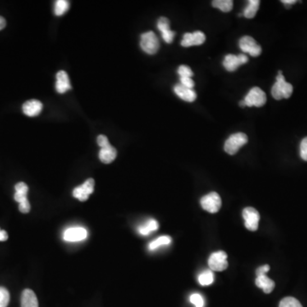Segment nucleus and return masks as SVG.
<instances>
[{
    "mask_svg": "<svg viewBox=\"0 0 307 307\" xmlns=\"http://www.w3.org/2000/svg\"><path fill=\"white\" fill-rule=\"evenodd\" d=\"M8 239V233L0 229V242H5Z\"/></svg>",
    "mask_w": 307,
    "mask_h": 307,
    "instance_id": "72a5a7b5",
    "label": "nucleus"
},
{
    "mask_svg": "<svg viewBox=\"0 0 307 307\" xmlns=\"http://www.w3.org/2000/svg\"><path fill=\"white\" fill-rule=\"evenodd\" d=\"M293 93V85L285 80L283 74L281 71L278 72L276 76V81L271 89V95L276 100H281L282 98H289Z\"/></svg>",
    "mask_w": 307,
    "mask_h": 307,
    "instance_id": "f257e3e1",
    "label": "nucleus"
},
{
    "mask_svg": "<svg viewBox=\"0 0 307 307\" xmlns=\"http://www.w3.org/2000/svg\"><path fill=\"white\" fill-rule=\"evenodd\" d=\"M140 46L146 53L154 55L160 48V42L156 34L149 31L141 35Z\"/></svg>",
    "mask_w": 307,
    "mask_h": 307,
    "instance_id": "39448f33",
    "label": "nucleus"
},
{
    "mask_svg": "<svg viewBox=\"0 0 307 307\" xmlns=\"http://www.w3.org/2000/svg\"><path fill=\"white\" fill-rule=\"evenodd\" d=\"M10 302V293L4 287H0V307H7Z\"/></svg>",
    "mask_w": 307,
    "mask_h": 307,
    "instance_id": "cd10ccee",
    "label": "nucleus"
},
{
    "mask_svg": "<svg viewBox=\"0 0 307 307\" xmlns=\"http://www.w3.org/2000/svg\"><path fill=\"white\" fill-rule=\"evenodd\" d=\"M159 227V224L156 220H149L143 224L141 225L140 226H138V232L140 233L141 235H148V234H150L153 231L157 230Z\"/></svg>",
    "mask_w": 307,
    "mask_h": 307,
    "instance_id": "412c9836",
    "label": "nucleus"
},
{
    "mask_svg": "<svg viewBox=\"0 0 307 307\" xmlns=\"http://www.w3.org/2000/svg\"><path fill=\"white\" fill-rule=\"evenodd\" d=\"M201 205L202 208L207 212L215 213L220 211V207L222 206V201L220 194L216 192H211L202 197L201 199Z\"/></svg>",
    "mask_w": 307,
    "mask_h": 307,
    "instance_id": "0eeeda50",
    "label": "nucleus"
},
{
    "mask_svg": "<svg viewBox=\"0 0 307 307\" xmlns=\"http://www.w3.org/2000/svg\"><path fill=\"white\" fill-rule=\"evenodd\" d=\"M171 242V239L168 235H162L160 237L157 238L156 240H153L149 243L148 248L151 251L156 250L157 248H160L161 246L168 245Z\"/></svg>",
    "mask_w": 307,
    "mask_h": 307,
    "instance_id": "b1692460",
    "label": "nucleus"
},
{
    "mask_svg": "<svg viewBox=\"0 0 307 307\" xmlns=\"http://www.w3.org/2000/svg\"><path fill=\"white\" fill-rule=\"evenodd\" d=\"M243 218L245 220V226L248 230L255 231L258 230V222L260 216L258 211L253 207H246L243 212Z\"/></svg>",
    "mask_w": 307,
    "mask_h": 307,
    "instance_id": "9b49d317",
    "label": "nucleus"
},
{
    "mask_svg": "<svg viewBox=\"0 0 307 307\" xmlns=\"http://www.w3.org/2000/svg\"><path fill=\"white\" fill-rule=\"evenodd\" d=\"M21 307H38V299L35 293L31 289L23 290L20 298Z\"/></svg>",
    "mask_w": 307,
    "mask_h": 307,
    "instance_id": "6ab92c4d",
    "label": "nucleus"
},
{
    "mask_svg": "<svg viewBox=\"0 0 307 307\" xmlns=\"http://www.w3.org/2000/svg\"><path fill=\"white\" fill-rule=\"evenodd\" d=\"M279 307H303L300 302L294 297H285L279 303Z\"/></svg>",
    "mask_w": 307,
    "mask_h": 307,
    "instance_id": "bb28decb",
    "label": "nucleus"
},
{
    "mask_svg": "<svg viewBox=\"0 0 307 307\" xmlns=\"http://www.w3.org/2000/svg\"><path fill=\"white\" fill-rule=\"evenodd\" d=\"M6 26V20L3 16H0V30H2Z\"/></svg>",
    "mask_w": 307,
    "mask_h": 307,
    "instance_id": "c9c22d12",
    "label": "nucleus"
},
{
    "mask_svg": "<svg viewBox=\"0 0 307 307\" xmlns=\"http://www.w3.org/2000/svg\"><path fill=\"white\" fill-rule=\"evenodd\" d=\"M198 281L202 286H208L214 281V274L211 270L203 271L198 276Z\"/></svg>",
    "mask_w": 307,
    "mask_h": 307,
    "instance_id": "5701e85b",
    "label": "nucleus"
},
{
    "mask_svg": "<svg viewBox=\"0 0 307 307\" xmlns=\"http://www.w3.org/2000/svg\"><path fill=\"white\" fill-rule=\"evenodd\" d=\"M281 3H282L286 7L289 8L291 5H294V4L296 3V1H295V0H282Z\"/></svg>",
    "mask_w": 307,
    "mask_h": 307,
    "instance_id": "f704fd0d",
    "label": "nucleus"
},
{
    "mask_svg": "<svg viewBox=\"0 0 307 307\" xmlns=\"http://www.w3.org/2000/svg\"><path fill=\"white\" fill-rule=\"evenodd\" d=\"M180 82L182 85L189 89H193V87L194 86V82L191 78H180Z\"/></svg>",
    "mask_w": 307,
    "mask_h": 307,
    "instance_id": "2f4dec72",
    "label": "nucleus"
},
{
    "mask_svg": "<svg viewBox=\"0 0 307 307\" xmlns=\"http://www.w3.org/2000/svg\"><path fill=\"white\" fill-rule=\"evenodd\" d=\"M178 73H179L180 78H191L193 76V72L191 69L185 65H181L179 67Z\"/></svg>",
    "mask_w": 307,
    "mask_h": 307,
    "instance_id": "c756f323",
    "label": "nucleus"
},
{
    "mask_svg": "<svg viewBox=\"0 0 307 307\" xmlns=\"http://www.w3.org/2000/svg\"><path fill=\"white\" fill-rule=\"evenodd\" d=\"M248 136L245 133H237L230 136L225 143V151L230 156L235 155L240 147L248 143Z\"/></svg>",
    "mask_w": 307,
    "mask_h": 307,
    "instance_id": "20e7f679",
    "label": "nucleus"
},
{
    "mask_svg": "<svg viewBox=\"0 0 307 307\" xmlns=\"http://www.w3.org/2000/svg\"><path fill=\"white\" fill-rule=\"evenodd\" d=\"M15 193L14 199L19 203V210L23 213L30 212V203L28 200V186L25 183L20 182L15 185Z\"/></svg>",
    "mask_w": 307,
    "mask_h": 307,
    "instance_id": "7ed1b4c3",
    "label": "nucleus"
},
{
    "mask_svg": "<svg viewBox=\"0 0 307 307\" xmlns=\"http://www.w3.org/2000/svg\"><path fill=\"white\" fill-rule=\"evenodd\" d=\"M174 92L176 93L178 97H180L182 100H184L185 102H192L196 99V93H195L194 90L184 87L181 84L175 85Z\"/></svg>",
    "mask_w": 307,
    "mask_h": 307,
    "instance_id": "a211bd4d",
    "label": "nucleus"
},
{
    "mask_svg": "<svg viewBox=\"0 0 307 307\" xmlns=\"http://www.w3.org/2000/svg\"><path fill=\"white\" fill-rule=\"evenodd\" d=\"M206 41V36L201 31H195L194 33H186L183 37L181 46L184 47L201 46Z\"/></svg>",
    "mask_w": 307,
    "mask_h": 307,
    "instance_id": "ddd939ff",
    "label": "nucleus"
},
{
    "mask_svg": "<svg viewBox=\"0 0 307 307\" xmlns=\"http://www.w3.org/2000/svg\"><path fill=\"white\" fill-rule=\"evenodd\" d=\"M87 237V230L83 227H72L65 230L63 239L69 243H76Z\"/></svg>",
    "mask_w": 307,
    "mask_h": 307,
    "instance_id": "4468645a",
    "label": "nucleus"
},
{
    "mask_svg": "<svg viewBox=\"0 0 307 307\" xmlns=\"http://www.w3.org/2000/svg\"><path fill=\"white\" fill-rule=\"evenodd\" d=\"M94 179H87L82 185L74 188L73 196L80 202H85L89 198L90 194L94 191Z\"/></svg>",
    "mask_w": 307,
    "mask_h": 307,
    "instance_id": "9d476101",
    "label": "nucleus"
},
{
    "mask_svg": "<svg viewBox=\"0 0 307 307\" xmlns=\"http://www.w3.org/2000/svg\"><path fill=\"white\" fill-rule=\"evenodd\" d=\"M212 6L220 9L223 12H229L232 10L233 1L231 0H214L212 3Z\"/></svg>",
    "mask_w": 307,
    "mask_h": 307,
    "instance_id": "a878e982",
    "label": "nucleus"
},
{
    "mask_svg": "<svg viewBox=\"0 0 307 307\" xmlns=\"http://www.w3.org/2000/svg\"><path fill=\"white\" fill-rule=\"evenodd\" d=\"M259 1L258 0H249L248 5L245 8V10L243 11V15L246 18L252 19L255 16L258 11V7H259Z\"/></svg>",
    "mask_w": 307,
    "mask_h": 307,
    "instance_id": "4be33fe9",
    "label": "nucleus"
},
{
    "mask_svg": "<svg viewBox=\"0 0 307 307\" xmlns=\"http://www.w3.org/2000/svg\"><path fill=\"white\" fill-rule=\"evenodd\" d=\"M42 108H43L42 102L36 99L29 100L23 106V113L29 117H33L39 115L42 111Z\"/></svg>",
    "mask_w": 307,
    "mask_h": 307,
    "instance_id": "dca6fc26",
    "label": "nucleus"
},
{
    "mask_svg": "<svg viewBox=\"0 0 307 307\" xmlns=\"http://www.w3.org/2000/svg\"><path fill=\"white\" fill-rule=\"evenodd\" d=\"M248 56L244 55V54H240L239 56L229 54L224 59L223 65L228 71L233 72L235 71L240 65L248 62Z\"/></svg>",
    "mask_w": 307,
    "mask_h": 307,
    "instance_id": "f8f14e48",
    "label": "nucleus"
},
{
    "mask_svg": "<svg viewBox=\"0 0 307 307\" xmlns=\"http://www.w3.org/2000/svg\"><path fill=\"white\" fill-rule=\"evenodd\" d=\"M157 28L161 33L164 41L167 43H171L173 41L175 33L170 29V21L166 17H161L157 23Z\"/></svg>",
    "mask_w": 307,
    "mask_h": 307,
    "instance_id": "2eb2a0df",
    "label": "nucleus"
},
{
    "mask_svg": "<svg viewBox=\"0 0 307 307\" xmlns=\"http://www.w3.org/2000/svg\"><path fill=\"white\" fill-rule=\"evenodd\" d=\"M270 271V266L268 265H265V266H260L256 270V275L257 276H263V275H266V273Z\"/></svg>",
    "mask_w": 307,
    "mask_h": 307,
    "instance_id": "473e14b6",
    "label": "nucleus"
},
{
    "mask_svg": "<svg viewBox=\"0 0 307 307\" xmlns=\"http://www.w3.org/2000/svg\"><path fill=\"white\" fill-rule=\"evenodd\" d=\"M256 286L263 289L266 294H271L275 289V282L271 279L269 278L266 275L257 276L255 280Z\"/></svg>",
    "mask_w": 307,
    "mask_h": 307,
    "instance_id": "aec40b11",
    "label": "nucleus"
},
{
    "mask_svg": "<svg viewBox=\"0 0 307 307\" xmlns=\"http://www.w3.org/2000/svg\"><path fill=\"white\" fill-rule=\"evenodd\" d=\"M69 2L67 0H57L55 2V8L54 13L57 16H61L69 10Z\"/></svg>",
    "mask_w": 307,
    "mask_h": 307,
    "instance_id": "393cba45",
    "label": "nucleus"
},
{
    "mask_svg": "<svg viewBox=\"0 0 307 307\" xmlns=\"http://www.w3.org/2000/svg\"><path fill=\"white\" fill-rule=\"evenodd\" d=\"M239 46L243 52L248 53L253 57L259 56L262 51L260 46L258 45L257 42L250 36H244L240 38L239 41Z\"/></svg>",
    "mask_w": 307,
    "mask_h": 307,
    "instance_id": "1a4fd4ad",
    "label": "nucleus"
},
{
    "mask_svg": "<svg viewBox=\"0 0 307 307\" xmlns=\"http://www.w3.org/2000/svg\"><path fill=\"white\" fill-rule=\"evenodd\" d=\"M189 300L195 307H204V299L200 294H193L189 297Z\"/></svg>",
    "mask_w": 307,
    "mask_h": 307,
    "instance_id": "c85d7f7f",
    "label": "nucleus"
},
{
    "mask_svg": "<svg viewBox=\"0 0 307 307\" xmlns=\"http://www.w3.org/2000/svg\"><path fill=\"white\" fill-rule=\"evenodd\" d=\"M266 95L264 91L258 87H253L249 91L243 101L245 102L246 106L248 107H262L266 104Z\"/></svg>",
    "mask_w": 307,
    "mask_h": 307,
    "instance_id": "423d86ee",
    "label": "nucleus"
},
{
    "mask_svg": "<svg viewBox=\"0 0 307 307\" xmlns=\"http://www.w3.org/2000/svg\"><path fill=\"white\" fill-rule=\"evenodd\" d=\"M71 89V84L69 81V75L65 71H59L56 74V90L58 93H65Z\"/></svg>",
    "mask_w": 307,
    "mask_h": 307,
    "instance_id": "f3484780",
    "label": "nucleus"
},
{
    "mask_svg": "<svg viewBox=\"0 0 307 307\" xmlns=\"http://www.w3.org/2000/svg\"><path fill=\"white\" fill-rule=\"evenodd\" d=\"M300 156L304 161H307V137L300 143Z\"/></svg>",
    "mask_w": 307,
    "mask_h": 307,
    "instance_id": "7c9ffc66",
    "label": "nucleus"
},
{
    "mask_svg": "<svg viewBox=\"0 0 307 307\" xmlns=\"http://www.w3.org/2000/svg\"><path fill=\"white\" fill-rule=\"evenodd\" d=\"M97 143L100 146L99 159L102 163L109 164L115 161L117 156V151L110 144L107 137L100 135L97 137Z\"/></svg>",
    "mask_w": 307,
    "mask_h": 307,
    "instance_id": "f03ea898",
    "label": "nucleus"
},
{
    "mask_svg": "<svg viewBox=\"0 0 307 307\" xmlns=\"http://www.w3.org/2000/svg\"><path fill=\"white\" fill-rule=\"evenodd\" d=\"M208 266L211 271H225L228 267L227 253L224 251L212 253L208 259Z\"/></svg>",
    "mask_w": 307,
    "mask_h": 307,
    "instance_id": "6e6552de",
    "label": "nucleus"
}]
</instances>
